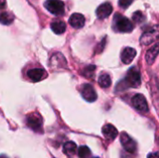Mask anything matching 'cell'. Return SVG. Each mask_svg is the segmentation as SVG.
<instances>
[{"label": "cell", "instance_id": "obj_9", "mask_svg": "<svg viewBox=\"0 0 159 158\" xmlns=\"http://www.w3.org/2000/svg\"><path fill=\"white\" fill-rule=\"evenodd\" d=\"M27 75H28L29 79L32 80L33 82H38V81L45 79L48 76V74L44 69L34 68V69H30L27 72Z\"/></svg>", "mask_w": 159, "mask_h": 158}, {"label": "cell", "instance_id": "obj_10", "mask_svg": "<svg viewBox=\"0 0 159 158\" xmlns=\"http://www.w3.org/2000/svg\"><path fill=\"white\" fill-rule=\"evenodd\" d=\"M113 11V7L110 3H103L102 5H100L96 10V15L99 19L102 20L105 19L107 17H109L111 15Z\"/></svg>", "mask_w": 159, "mask_h": 158}, {"label": "cell", "instance_id": "obj_16", "mask_svg": "<svg viewBox=\"0 0 159 158\" xmlns=\"http://www.w3.org/2000/svg\"><path fill=\"white\" fill-rule=\"evenodd\" d=\"M112 80L111 77L108 74H102V75H100L99 77V85L102 88H107L111 86Z\"/></svg>", "mask_w": 159, "mask_h": 158}, {"label": "cell", "instance_id": "obj_3", "mask_svg": "<svg viewBox=\"0 0 159 158\" xmlns=\"http://www.w3.org/2000/svg\"><path fill=\"white\" fill-rule=\"evenodd\" d=\"M159 39V26L156 25L143 34L141 37V44L147 46Z\"/></svg>", "mask_w": 159, "mask_h": 158}, {"label": "cell", "instance_id": "obj_21", "mask_svg": "<svg viewBox=\"0 0 159 158\" xmlns=\"http://www.w3.org/2000/svg\"><path fill=\"white\" fill-rule=\"evenodd\" d=\"M94 70H95V66H89V67L85 68L84 74H85L87 77H91V76H93Z\"/></svg>", "mask_w": 159, "mask_h": 158}, {"label": "cell", "instance_id": "obj_24", "mask_svg": "<svg viewBox=\"0 0 159 158\" xmlns=\"http://www.w3.org/2000/svg\"><path fill=\"white\" fill-rule=\"evenodd\" d=\"M6 6V0H0V9L4 8Z\"/></svg>", "mask_w": 159, "mask_h": 158}, {"label": "cell", "instance_id": "obj_12", "mask_svg": "<svg viewBox=\"0 0 159 158\" xmlns=\"http://www.w3.org/2000/svg\"><path fill=\"white\" fill-rule=\"evenodd\" d=\"M136 50L132 47H126L121 53V61L125 64H129L136 57Z\"/></svg>", "mask_w": 159, "mask_h": 158}, {"label": "cell", "instance_id": "obj_19", "mask_svg": "<svg viewBox=\"0 0 159 158\" xmlns=\"http://www.w3.org/2000/svg\"><path fill=\"white\" fill-rule=\"evenodd\" d=\"M78 156L80 158H90L91 157V152L89 147L87 146H81L79 147L78 151Z\"/></svg>", "mask_w": 159, "mask_h": 158}, {"label": "cell", "instance_id": "obj_11", "mask_svg": "<svg viewBox=\"0 0 159 158\" xmlns=\"http://www.w3.org/2000/svg\"><path fill=\"white\" fill-rule=\"evenodd\" d=\"M69 23L74 28H82L85 25V17L80 13H74L69 19Z\"/></svg>", "mask_w": 159, "mask_h": 158}, {"label": "cell", "instance_id": "obj_13", "mask_svg": "<svg viewBox=\"0 0 159 158\" xmlns=\"http://www.w3.org/2000/svg\"><path fill=\"white\" fill-rule=\"evenodd\" d=\"M102 134L105 139H107L109 141H113L118 135V131H117L116 128H115L113 125L107 124V125L103 126V128H102Z\"/></svg>", "mask_w": 159, "mask_h": 158}, {"label": "cell", "instance_id": "obj_26", "mask_svg": "<svg viewBox=\"0 0 159 158\" xmlns=\"http://www.w3.org/2000/svg\"><path fill=\"white\" fill-rule=\"evenodd\" d=\"M92 158H100V157H92Z\"/></svg>", "mask_w": 159, "mask_h": 158}, {"label": "cell", "instance_id": "obj_23", "mask_svg": "<svg viewBox=\"0 0 159 158\" xmlns=\"http://www.w3.org/2000/svg\"><path fill=\"white\" fill-rule=\"evenodd\" d=\"M148 158H159V153H152L148 155Z\"/></svg>", "mask_w": 159, "mask_h": 158}, {"label": "cell", "instance_id": "obj_7", "mask_svg": "<svg viewBox=\"0 0 159 158\" xmlns=\"http://www.w3.org/2000/svg\"><path fill=\"white\" fill-rule=\"evenodd\" d=\"M120 142H121V144H122L123 148L127 152H129V153H135V151L137 149L136 142L131 137H129L127 133H123L121 135Z\"/></svg>", "mask_w": 159, "mask_h": 158}, {"label": "cell", "instance_id": "obj_22", "mask_svg": "<svg viewBox=\"0 0 159 158\" xmlns=\"http://www.w3.org/2000/svg\"><path fill=\"white\" fill-rule=\"evenodd\" d=\"M132 2H133V0H119L118 4H119V6H120L121 7L127 8V7H129L131 5Z\"/></svg>", "mask_w": 159, "mask_h": 158}, {"label": "cell", "instance_id": "obj_18", "mask_svg": "<svg viewBox=\"0 0 159 158\" xmlns=\"http://www.w3.org/2000/svg\"><path fill=\"white\" fill-rule=\"evenodd\" d=\"M13 20H14V17L9 12H2L0 14V23H2L4 25L11 24Z\"/></svg>", "mask_w": 159, "mask_h": 158}, {"label": "cell", "instance_id": "obj_17", "mask_svg": "<svg viewBox=\"0 0 159 158\" xmlns=\"http://www.w3.org/2000/svg\"><path fill=\"white\" fill-rule=\"evenodd\" d=\"M77 147L76 144L73 142H68L63 145V151L68 156H73L76 153Z\"/></svg>", "mask_w": 159, "mask_h": 158}, {"label": "cell", "instance_id": "obj_4", "mask_svg": "<svg viewBox=\"0 0 159 158\" xmlns=\"http://www.w3.org/2000/svg\"><path fill=\"white\" fill-rule=\"evenodd\" d=\"M44 5L45 7L54 15H62L64 12V3L61 0H47Z\"/></svg>", "mask_w": 159, "mask_h": 158}, {"label": "cell", "instance_id": "obj_25", "mask_svg": "<svg viewBox=\"0 0 159 158\" xmlns=\"http://www.w3.org/2000/svg\"><path fill=\"white\" fill-rule=\"evenodd\" d=\"M0 158H7V156H0Z\"/></svg>", "mask_w": 159, "mask_h": 158}, {"label": "cell", "instance_id": "obj_1", "mask_svg": "<svg viewBox=\"0 0 159 158\" xmlns=\"http://www.w3.org/2000/svg\"><path fill=\"white\" fill-rule=\"evenodd\" d=\"M133 28H134L133 23L128 18L118 13L115 15L114 29H116V31L120 32V33H129L133 30Z\"/></svg>", "mask_w": 159, "mask_h": 158}, {"label": "cell", "instance_id": "obj_14", "mask_svg": "<svg viewBox=\"0 0 159 158\" xmlns=\"http://www.w3.org/2000/svg\"><path fill=\"white\" fill-rule=\"evenodd\" d=\"M159 54V43H157L156 45H154L151 48L148 49V51L146 52L145 55V60L147 61L148 64H152L154 63L155 60L157 59V55Z\"/></svg>", "mask_w": 159, "mask_h": 158}, {"label": "cell", "instance_id": "obj_5", "mask_svg": "<svg viewBox=\"0 0 159 158\" xmlns=\"http://www.w3.org/2000/svg\"><path fill=\"white\" fill-rule=\"evenodd\" d=\"M43 120L38 113H31L26 116V125L33 130L36 131L41 129Z\"/></svg>", "mask_w": 159, "mask_h": 158}, {"label": "cell", "instance_id": "obj_6", "mask_svg": "<svg viewBox=\"0 0 159 158\" xmlns=\"http://www.w3.org/2000/svg\"><path fill=\"white\" fill-rule=\"evenodd\" d=\"M132 105L140 112L146 113L149 111L147 101L143 94H137L132 98Z\"/></svg>", "mask_w": 159, "mask_h": 158}, {"label": "cell", "instance_id": "obj_20", "mask_svg": "<svg viewBox=\"0 0 159 158\" xmlns=\"http://www.w3.org/2000/svg\"><path fill=\"white\" fill-rule=\"evenodd\" d=\"M133 20L136 21V22H142V21H143L144 20V19H145V17H144V15L141 12V11H136L134 14H133Z\"/></svg>", "mask_w": 159, "mask_h": 158}, {"label": "cell", "instance_id": "obj_8", "mask_svg": "<svg viewBox=\"0 0 159 158\" xmlns=\"http://www.w3.org/2000/svg\"><path fill=\"white\" fill-rule=\"evenodd\" d=\"M81 95L82 97L89 102H95L97 100V93L95 89L89 84H85L81 88Z\"/></svg>", "mask_w": 159, "mask_h": 158}, {"label": "cell", "instance_id": "obj_2", "mask_svg": "<svg viewBox=\"0 0 159 158\" xmlns=\"http://www.w3.org/2000/svg\"><path fill=\"white\" fill-rule=\"evenodd\" d=\"M125 85L130 88H137L141 85V74L136 67H132L127 74L125 80L123 81Z\"/></svg>", "mask_w": 159, "mask_h": 158}, {"label": "cell", "instance_id": "obj_15", "mask_svg": "<svg viewBox=\"0 0 159 158\" xmlns=\"http://www.w3.org/2000/svg\"><path fill=\"white\" fill-rule=\"evenodd\" d=\"M51 29L52 31L57 34H61L65 32L66 30V24L62 21V20H54L52 23H51Z\"/></svg>", "mask_w": 159, "mask_h": 158}]
</instances>
